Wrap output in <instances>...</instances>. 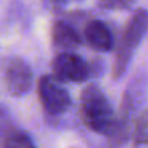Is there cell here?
I'll return each mask as SVG.
<instances>
[{
	"instance_id": "obj_1",
	"label": "cell",
	"mask_w": 148,
	"mask_h": 148,
	"mask_svg": "<svg viewBox=\"0 0 148 148\" xmlns=\"http://www.w3.org/2000/svg\"><path fill=\"white\" fill-rule=\"evenodd\" d=\"M79 114L88 130L111 138L115 147L121 144L115 111L99 85L88 84L82 89L79 97Z\"/></svg>"
},
{
	"instance_id": "obj_2",
	"label": "cell",
	"mask_w": 148,
	"mask_h": 148,
	"mask_svg": "<svg viewBox=\"0 0 148 148\" xmlns=\"http://www.w3.org/2000/svg\"><path fill=\"white\" fill-rule=\"evenodd\" d=\"M148 30V10L145 9H137L131 17L128 19L119 43L115 50L114 58V66H112V78L115 81L121 79L125 72L130 68V63L141 45L145 33Z\"/></svg>"
},
{
	"instance_id": "obj_3",
	"label": "cell",
	"mask_w": 148,
	"mask_h": 148,
	"mask_svg": "<svg viewBox=\"0 0 148 148\" xmlns=\"http://www.w3.org/2000/svg\"><path fill=\"white\" fill-rule=\"evenodd\" d=\"M147 98H148V72L140 71L128 82L127 89H125L124 97H122L119 115L116 116L118 137H119L121 141H125V138L128 135V127L131 124L132 116L140 111V108L144 105Z\"/></svg>"
},
{
	"instance_id": "obj_4",
	"label": "cell",
	"mask_w": 148,
	"mask_h": 148,
	"mask_svg": "<svg viewBox=\"0 0 148 148\" xmlns=\"http://www.w3.org/2000/svg\"><path fill=\"white\" fill-rule=\"evenodd\" d=\"M91 76L89 63L75 52H60L52 62V78L58 84L86 82Z\"/></svg>"
},
{
	"instance_id": "obj_5",
	"label": "cell",
	"mask_w": 148,
	"mask_h": 148,
	"mask_svg": "<svg viewBox=\"0 0 148 148\" xmlns=\"http://www.w3.org/2000/svg\"><path fill=\"white\" fill-rule=\"evenodd\" d=\"M38 95L39 101L50 116H58L69 111L72 106V98L69 92L58 84L50 75H43L38 81Z\"/></svg>"
},
{
	"instance_id": "obj_6",
	"label": "cell",
	"mask_w": 148,
	"mask_h": 148,
	"mask_svg": "<svg viewBox=\"0 0 148 148\" xmlns=\"http://www.w3.org/2000/svg\"><path fill=\"white\" fill-rule=\"evenodd\" d=\"M6 89L12 97H26L33 86V72L30 65L22 58H13L4 68Z\"/></svg>"
},
{
	"instance_id": "obj_7",
	"label": "cell",
	"mask_w": 148,
	"mask_h": 148,
	"mask_svg": "<svg viewBox=\"0 0 148 148\" xmlns=\"http://www.w3.org/2000/svg\"><path fill=\"white\" fill-rule=\"evenodd\" d=\"M84 38L91 49L97 52H109L114 49V36L109 27L98 19L89 20L84 29Z\"/></svg>"
},
{
	"instance_id": "obj_8",
	"label": "cell",
	"mask_w": 148,
	"mask_h": 148,
	"mask_svg": "<svg viewBox=\"0 0 148 148\" xmlns=\"http://www.w3.org/2000/svg\"><path fill=\"white\" fill-rule=\"evenodd\" d=\"M52 42L56 48L65 49L63 52H71L82 45V38L72 25L58 20L52 26Z\"/></svg>"
},
{
	"instance_id": "obj_9",
	"label": "cell",
	"mask_w": 148,
	"mask_h": 148,
	"mask_svg": "<svg viewBox=\"0 0 148 148\" xmlns=\"http://www.w3.org/2000/svg\"><path fill=\"white\" fill-rule=\"evenodd\" d=\"M0 148H36V145L26 132L10 131L3 138Z\"/></svg>"
},
{
	"instance_id": "obj_10",
	"label": "cell",
	"mask_w": 148,
	"mask_h": 148,
	"mask_svg": "<svg viewBox=\"0 0 148 148\" xmlns=\"http://www.w3.org/2000/svg\"><path fill=\"white\" fill-rule=\"evenodd\" d=\"M135 144H148V108L143 111L134 124Z\"/></svg>"
},
{
	"instance_id": "obj_11",
	"label": "cell",
	"mask_w": 148,
	"mask_h": 148,
	"mask_svg": "<svg viewBox=\"0 0 148 148\" xmlns=\"http://www.w3.org/2000/svg\"><path fill=\"white\" fill-rule=\"evenodd\" d=\"M102 9L106 10H128L135 0H97Z\"/></svg>"
}]
</instances>
